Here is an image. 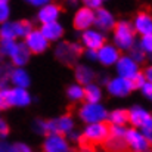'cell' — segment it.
Listing matches in <instances>:
<instances>
[{"label":"cell","instance_id":"obj_13","mask_svg":"<svg viewBox=\"0 0 152 152\" xmlns=\"http://www.w3.org/2000/svg\"><path fill=\"white\" fill-rule=\"evenodd\" d=\"M98 62L102 66H114V64L117 62V59L120 58V49L114 45V43H103L101 48L98 49Z\"/></svg>","mask_w":152,"mask_h":152},{"label":"cell","instance_id":"obj_19","mask_svg":"<svg viewBox=\"0 0 152 152\" xmlns=\"http://www.w3.org/2000/svg\"><path fill=\"white\" fill-rule=\"evenodd\" d=\"M9 84L15 87H25L31 86V77L24 66H13L9 75Z\"/></svg>","mask_w":152,"mask_h":152},{"label":"cell","instance_id":"obj_48","mask_svg":"<svg viewBox=\"0 0 152 152\" xmlns=\"http://www.w3.org/2000/svg\"><path fill=\"white\" fill-rule=\"evenodd\" d=\"M0 1H9V0H0Z\"/></svg>","mask_w":152,"mask_h":152},{"label":"cell","instance_id":"obj_40","mask_svg":"<svg viewBox=\"0 0 152 152\" xmlns=\"http://www.w3.org/2000/svg\"><path fill=\"white\" fill-rule=\"evenodd\" d=\"M27 4H30V6H33V7H40V6H43V4H46V3H50L52 0H24Z\"/></svg>","mask_w":152,"mask_h":152},{"label":"cell","instance_id":"obj_25","mask_svg":"<svg viewBox=\"0 0 152 152\" xmlns=\"http://www.w3.org/2000/svg\"><path fill=\"white\" fill-rule=\"evenodd\" d=\"M66 98L71 102L84 101V86L80 83H72L66 89Z\"/></svg>","mask_w":152,"mask_h":152},{"label":"cell","instance_id":"obj_21","mask_svg":"<svg viewBox=\"0 0 152 152\" xmlns=\"http://www.w3.org/2000/svg\"><path fill=\"white\" fill-rule=\"evenodd\" d=\"M30 58H31V52L28 50V48L25 46L24 42H18L16 48L13 49L12 55L9 56L10 64L13 66H25L30 62Z\"/></svg>","mask_w":152,"mask_h":152},{"label":"cell","instance_id":"obj_47","mask_svg":"<svg viewBox=\"0 0 152 152\" xmlns=\"http://www.w3.org/2000/svg\"><path fill=\"white\" fill-rule=\"evenodd\" d=\"M148 58L151 59V62H152V53H151V55H148Z\"/></svg>","mask_w":152,"mask_h":152},{"label":"cell","instance_id":"obj_30","mask_svg":"<svg viewBox=\"0 0 152 152\" xmlns=\"http://www.w3.org/2000/svg\"><path fill=\"white\" fill-rule=\"evenodd\" d=\"M127 52H129V55H130V56H132V58L139 64V65H140V64H143V62L146 61V58H148V55L143 52V49H142L137 43H136V45H133V46H132Z\"/></svg>","mask_w":152,"mask_h":152},{"label":"cell","instance_id":"obj_5","mask_svg":"<svg viewBox=\"0 0 152 152\" xmlns=\"http://www.w3.org/2000/svg\"><path fill=\"white\" fill-rule=\"evenodd\" d=\"M78 118L89 124V123H98V121H106L108 118V109L101 102H84L78 109Z\"/></svg>","mask_w":152,"mask_h":152},{"label":"cell","instance_id":"obj_7","mask_svg":"<svg viewBox=\"0 0 152 152\" xmlns=\"http://www.w3.org/2000/svg\"><path fill=\"white\" fill-rule=\"evenodd\" d=\"M24 43L28 48V50L31 52V55H42L49 49L50 42L43 36V33L40 30L33 28L25 37H24Z\"/></svg>","mask_w":152,"mask_h":152},{"label":"cell","instance_id":"obj_37","mask_svg":"<svg viewBox=\"0 0 152 152\" xmlns=\"http://www.w3.org/2000/svg\"><path fill=\"white\" fill-rule=\"evenodd\" d=\"M9 132H10V129H9L7 121L0 117V139H6L9 136Z\"/></svg>","mask_w":152,"mask_h":152},{"label":"cell","instance_id":"obj_11","mask_svg":"<svg viewBox=\"0 0 152 152\" xmlns=\"http://www.w3.org/2000/svg\"><path fill=\"white\" fill-rule=\"evenodd\" d=\"M71 149L68 139L65 134L61 133H49L43 140V151L45 152H68Z\"/></svg>","mask_w":152,"mask_h":152},{"label":"cell","instance_id":"obj_39","mask_svg":"<svg viewBox=\"0 0 152 152\" xmlns=\"http://www.w3.org/2000/svg\"><path fill=\"white\" fill-rule=\"evenodd\" d=\"M81 3H83V6H87V7H90V9H98V7H101L102 6V0H80Z\"/></svg>","mask_w":152,"mask_h":152},{"label":"cell","instance_id":"obj_34","mask_svg":"<svg viewBox=\"0 0 152 152\" xmlns=\"http://www.w3.org/2000/svg\"><path fill=\"white\" fill-rule=\"evenodd\" d=\"M145 81H146V78H145V75H143V72L142 71H139L133 78H132V84H133V89L134 90H139L143 84H145Z\"/></svg>","mask_w":152,"mask_h":152},{"label":"cell","instance_id":"obj_43","mask_svg":"<svg viewBox=\"0 0 152 152\" xmlns=\"http://www.w3.org/2000/svg\"><path fill=\"white\" fill-rule=\"evenodd\" d=\"M83 53L86 55V58H87L89 61H96V59H98V52L95 50V49H86Z\"/></svg>","mask_w":152,"mask_h":152},{"label":"cell","instance_id":"obj_6","mask_svg":"<svg viewBox=\"0 0 152 152\" xmlns=\"http://www.w3.org/2000/svg\"><path fill=\"white\" fill-rule=\"evenodd\" d=\"M124 142H126L127 148H130L132 151H134V152H146L151 149L149 140L142 133V130L137 129V127H132V129H127L126 130Z\"/></svg>","mask_w":152,"mask_h":152},{"label":"cell","instance_id":"obj_44","mask_svg":"<svg viewBox=\"0 0 152 152\" xmlns=\"http://www.w3.org/2000/svg\"><path fill=\"white\" fill-rule=\"evenodd\" d=\"M143 75H145V78H146L148 81H152V65H149V66H146V68H145Z\"/></svg>","mask_w":152,"mask_h":152},{"label":"cell","instance_id":"obj_12","mask_svg":"<svg viewBox=\"0 0 152 152\" xmlns=\"http://www.w3.org/2000/svg\"><path fill=\"white\" fill-rule=\"evenodd\" d=\"M95 22V10L87 7V6H81L75 10L74 18H72V25L77 31H83L86 28L93 27Z\"/></svg>","mask_w":152,"mask_h":152},{"label":"cell","instance_id":"obj_4","mask_svg":"<svg viewBox=\"0 0 152 152\" xmlns=\"http://www.w3.org/2000/svg\"><path fill=\"white\" fill-rule=\"evenodd\" d=\"M81 145H101L105 143L109 134V124L106 121L98 123H89L84 127V132L81 133Z\"/></svg>","mask_w":152,"mask_h":152},{"label":"cell","instance_id":"obj_24","mask_svg":"<svg viewBox=\"0 0 152 152\" xmlns=\"http://www.w3.org/2000/svg\"><path fill=\"white\" fill-rule=\"evenodd\" d=\"M106 121L109 124H118V126H126L129 123V118H127V109H123V108H117L111 112H108V118Z\"/></svg>","mask_w":152,"mask_h":152},{"label":"cell","instance_id":"obj_45","mask_svg":"<svg viewBox=\"0 0 152 152\" xmlns=\"http://www.w3.org/2000/svg\"><path fill=\"white\" fill-rule=\"evenodd\" d=\"M109 80V77H106V74H101V81L102 84H106V81Z\"/></svg>","mask_w":152,"mask_h":152},{"label":"cell","instance_id":"obj_14","mask_svg":"<svg viewBox=\"0 0 152 152\" xmlns=\"http://www.w3.org/2000/svg\"><path fill=\"white\" fill-rule=\"evenodd\" d=\"M33 102V96L30 95L28 89L25 87H15L10 86L9 87V105L16 106V108H27L30 106Z\"/></svg>","mask_w":152,"mask_h":152},{"label":"cell","instance_id":"obj_33","mask_svg":"<svg viewBox=\"0 0 152 152\" xmlns=\"http://www.w3.org/2000/svg\"><path fill=\"white\" fill-rule=\"evenodd\" d=\"M10 18V7L9 1H0V24Z\"/></svg>","mask_w":152,"mask_h":152},{"label":"cell","instance_id":"obj_42","mask_svg":"<svg viewBox=\"0 0 152 152\" xmlns=\"http://www.w3.org/2000/svg\"><path fill=\"white\" fill-rule=\"evenodd\" d=\"M0 152H12V143L6 139H0Z\"/></svg>","mask_w":152,"mask_h":152},{"label":"cell","instance_id":"obj_27","mask_svg":"<svg viewBox=\"0 0 152 152\" xmlns=\"http://www.w3.org/2000/svg\"><path fill=\"white\" fill-rule=\"evenodd\" d=\"M126 130H127V129H126L124 126L109 124V134H108V139H111V140H121V142H124Z\"/></svg>","mask_w":152,"mask_h":152},{"label":"cell","instance_id":"obj_16","mask_svg":"<svg viewBox=\"0 0 152 152\" xmlns=\"http://www.w3.org/2000/svg\"><path fill=\"white\" fill-rule=\"evenodd\" d=\"M62 15V9L56 3H46L39 7L37 10V21L40 24H48L53 21H59V16Z\"/></svg>","mask_w":152,"mask_h":152},{"label":"cell","instance_id":"obj_32","mask_svg":"<svg viewBox=\"0 0 152 152\" xmlns=\"http://www.w3.org/2000/svg\"><path fill=\"white\" fill-rule=\"evenodd\" d=\"M142 39L139 40V46L143 49V52L146 55H151L152 53V33L151 34H145V36H140Z\"/></svg>","mask_w":152,"mask_h":152},{"label":"cell","instance_id":"obj_49","mask_svg":"<svg viewBox=\"0 0 152 152\" xmlns=\"http://www.w3.org/2000/svg\"><path fill=\"white\" fill-rule=\"evenodd\" d=\"M0 111H1V106H0Z\"/></svg>","mask_w":152,"mask_h":152},{"label":"cell","instance_id":"obj_10","mask_svg":"<svg viewBox=\"0 0 152 152\" xmlns=\"http://www.w3.org/2000/svg\"><path fill=\"white\" fill-rule=\"evenodd\" d=\"M106 42L105 33L98 30V28H86L81 31V37H80V43L83 45V48L86 49H95L98 50L102 45Z\"/></svg>","mask_w":152,"mask_h":152},{"label":"cell","instance_id":"obj_28","mask_svg":"<svg viewBox=\"0 0 152 152\" xmlns=\"http://www.w3.org/2000/svg\"><path fill=\"white\" fill-rule=\"evenodd\" d=\"M15 24H16V34H18V39H24V37H25V36L34 28L33 22L28 21V19L15 21Z\"/></svg>","mask_w":152,"mask_h":152},{"label":"cell","instance_id":"obj_15","mask_svg":"<svg viewBox=\"0 0 152 152\" xmlns=\"http://www.w3.org/2000/svg\"><path fill=\"white\" fill-rule=\"evenodd\" d=\"M115 16L111 10L105 9V7H98L95 9V22H93V27L101 30L103 33L106 31H112L114 25H115Z\"/></svg>","mask_w":152,"mask_h":152},{"label":"cell","instance_id":"obj_8","mask_svg":"<svg viewBox=\"0 0 152 152\" xmlns=\"http://www.w3.org/2000/svg\"><path fill=\"white\" fill-rule=\"evenodd\" d=\"M105 86H106L108 93L114 98H126L134 90L133 84H132V80L126 78V77H120V75H117L114 78H109Z\"/></svg>","mask_w":152,"mask_h":152},{"label":"cell","instance_id":"obj_3","mask_svg":"<svg viewBox=\"0 0 152 152\" xmlns=\"http://www.w3.org/2000/svg\"><path fill=\"white\" fill-rule=\"evenodd\" d=\"M56 48H55V58L64 64V65H72L77 62V59L83 55L84 48L81 43L78 42H64L62 39L59 42H56Z\"/></svg>","mask_w":152,"mask_h":152},{"label":"cell","instance_id":"obj_36","mask_svg":"<svg viewBox=\"0 0 152 152\" xmlns=\"http://www.w3.org/2000/svg\"><path fill=\"white\" fill-rule=\"evenodd\" d=\"M140 92H142V95L148 99V101H151L152 102V81H145V84L139 89Z\"/></svg>","mask_w":152,"mask_h":152},{"label":"cell","instance_id":"obj_46","mask_svg":"<svg viewBox=\"0 0 152 152\" xmlns=\"http://www.w3.org/2000/svg\"><path fill=\"white\" fill-rule=\"evenodd\" d=\"M4 59H6V58H4V55L0 52V62H4Z\"/></svg>","mask_w":152,"mask_h":152},{"label":"cell","instance_id":"obj_26","mask_svg":"<svg viewBox=\"0 0 152 152\" xmlns=\"http://www.w3.org/2000/svg\"><path fill=\"white\" fill-rule=\"evenodd\" d=\"M0 39H13L18 40V34H16V24L15 21H4L0 24Z\"/></svg>","mask_w":152,"mask_h":152},{"label":"cell","instance_id":"obj_29","mask_svg":"<svg viewBox=\"0 0 152 152\" xmlns=\"http://www.w3.org/2000/svg\"><path fill=\"white\" fill-rule=\"evenodd\" d=\"M13 65L12 64H6V62H0V87H7L9 84V75L12 71Z\"/></svg>","mask_w":152,"mask_h":152},{"label":"cell","instance_id":"obj_20","mask_svg":"<svg viewBox=\"0 0 152 152\" xmlns=\"http://www.w3.org/2000/svg\"><path fill=\"white\" fill-rule=\"evenodd\" d=\"M132 25H133L136 34H139V36L151 34L152 33V15L148 13V12H143V10L139 12L134 16Z\"/></svg>","mask_w":152,"mask_h":152},{"label":"cell","instance_id":"obj_9","mask_svg":"<svg viewBox=\"0 0 152 152\" xmlns=\"http://www.w3.org/2000/svg\"><path fill=\"white\" fill-rule=\"evenodd\" d=\"M114 66H115L117 75L126 77V78H130V80L140 71L139 64L130 55H120V58L117 59V62L114 64Z\"/></svg>","mask_w":152,"mask_h":152},{"label":"cell","instance_id":"obj_41","mask_svg":"<svg viewBox=\"0 0 152 152\" xmlns=\"http://www.w3.org/2000/svg\"><path fill=\"white\" fill-rule=\"evenodd\" d=\"M66 136L69 137V140H74V142H78V143L81 142V137H83V134H81V133H78V132H75L74 129H72Z\"/></svg>","mask_w":152,"mask_h":152},{"label":"cell","instance_id":"obj_31","mask_svg":"<svg viewBox=\"0 0 152 152\" xmlns=\"http://www.w3.org/2000/svg\"><path fill=\"white\" fill-rule=\"evenodd\" d=\"M16 40L13 39H0V52L4 55V58H9L13 49L16 48Z\"/></svg>","mask_w":152,"mask_h":152},{"label":"cell","instance_id":"obj_2","mask_svg":"<svg viewBox=\"0 0 152 152\" xmlns=\"http://www.w3.org/2000/svg\"><path fill=\"white\" fill-rule=\"evenodd\" d=\"M114 45L123 52H127L133 45H136V31L130 21H118L112 28Z\"/></svg>","mask_w":152,"mask_h":152},{"label":"cell","instance_id":"obj_1","mask_svg":"<svg viewBox=\"0 0 152 152\" xmlns=\"http://www.w3.org/2000/svg\"><path fill=\"white\" fill-rule=\"evenodd\" d=\"M75 126V121L71 115L65 114L52 120H36L33 124V130L39 134H49V133H61L68 134Z\"/></svg>","mask_w":152,"mask_h":152},{"label":"cell","instance_id":"obj_35","mask_svg":"<svg viewBox=\"0 0 152 152\" xmlns=\"http://www.w3.org/2000/svg\"><path fill=\"white\" fill-rule=\"evenodd\" d=\"M140 130L146 136V139L149 140V143H151V146H152V114H151V117H149V120L140 127Z\"/></svg>","mask_w":152,"mask_h":152},{"label":"cell","instance_id":"obj_17","mask_svg":"<svg viewBox=\"0 0 152 152\" xmlns=\"http://www.w3.org/2000/svg\"><path fill=\"white\" fill-rule=\"evenodd\" d=\"M149 117H151V112L140 105H134L130 109H127V118H129V123L132 124V127L140 129L149 120Z\"/></svg>","mask_w":152,"mask_h":152},{"label":"cell","instance_id":"obj_18","mask_svg":"<svg viewBox=\"0 0 152 152\" xmlns=\"http://www.w3.org/2000/svg\"><path fill=\"white\" fill-rule=\"evenodd\" d=\"M39 30L43 33V36H45L50 43L59 42V40L64 37V34H65V28H64V25H62L59 21H53V22H48V24H42V27H40Z\"/></svg>","mask_w":152,"mask_h":152},{"label":"cell","instance_id":"obj_38","mask_svg":"<svg viewBox=\"0 0 152 152\" xmlns=\"http://www.w3.org/2000/svg\"><path fill=\"white\" fill-rule=\"evenodd\" d=\"M12 152H31V148L24 142H16L12 143Z\"/></svg>","mask_w":152,"mask_h":152},{"label":"cell","instance_id":"obj_23","mask_svg":"<svg viewBox=\"0 0 152 152\" xmlns=\"http://www.w3.org/2000/svg\"><path fill=\"white\" fill-rule=\"evenodd\" d=\"M102 89L98 83H89L84 86V101L87 102H101Z\"/></svg>","mask_w":152,"mask_h":152},{"label":"cell","instance_id":"obj_50","mask_svg":"<svg viewBox=\"0 0 152 152\" xmlns=\"http://www.w3.org/2000/svg\"><path fill=\"white\" fill-rule=\"evenodd\" d=\"M102 1H105V0H102Z\"/></svg>","mask_w":152,"mask_h":152},{"label":"cell","instance_id":"obj_22","mask_svg":"<svg viewBox=\"0 0 152 152\" xmlns=\"http://www.w3.org/2000/svg\"><path fill=\"white\" fill-rule=\"evenodd\" d=\"M74 75H75V80L77 83L86 86L92 81H95L96 78V72L89 66V65H84V64H80L75 66V71H74Z\"/></svg>","mask_w":152,"mask_h":152}]
</instances>
